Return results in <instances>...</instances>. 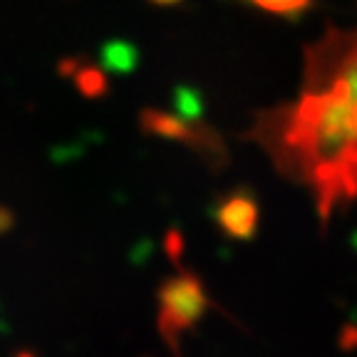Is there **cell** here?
Here are the masks:
<instances>
[{"instance_id":"obj_1","label":"cell","mask_w":357,"mask_h":357,"mask_svg":"<svg viewBox=\"0 0 357 357\" xmlns=\"http://www.w3.org/2000/svg\"><path fill=\"white\" fill-rule=\"evenodd\" d=\"M256 137L288 176L310 186L323 221L357 199V30L312 45L301 97L261 119Z\"/></svg>"},{"instance_id":"obj_2","label":"cell","mask_w":357,"mask_h":357,"mask_svg":"<svg viewBox=\"0 0 357 357\" xmlns=\"http://www.w3.org/2000/svg\"><path fill=\"white\" fill-rule=\"evenodd\" d=\"M211 301L201 283L199 275L181 271V273L167 278L159 285V315H156V328L169 347L178 355V342L186 330H191L204 312L208 310Z\"/></svg>"},{"instance_id":"obj_3","label":"cell","mask_w":357,"mask_h":357,"mask_svg":"<svg viewBox=\"0 0 357 357\" xmlns=\"http://www.w3.org/2000/svg\"><path fill=\"white\" fill-rule=\"evenodd\" d=\"M139 124L146 134H154L159 139L186 144L189 149L199 151L201 156H206L211 162L226 159L221 139L201 122H191V119L181 117V114H172V112L164 109H144L139 114Z\"/></svg>"},{"instance_id":"obj_4","label":"cell","mask_w":357,"mask_h":357,"mask_svg":"<svg viewBox=\"0 0 357 357\" xmlns=\"http://www.w3.org/2000/svg\"><path fill=\"white\" fill-rule=\"evenodd\" d=\"M216 223L223 236L234 241L253 238L258 229V201L251 191L236 189L226 194L216 206Z\"/></svg>"},{"instance_id":"obj_5","label":"cell","mask_w":357,"mask_h":357,"mask_svg":"<svg viewBox=\"0 0 357 357\" xmlns=\"http://www.w3.org/2000/svg\"><path fill=\"white\" fill-rule=\"evenodd\" d=\"M73 77H75V82H77V87H79L82 95L102 97L107 92V79L97 67H82V70H77Z\"/></svg>"},{"instance_id":"obj_6","label":"cell","mask_w":357,"mask_h":357,"mask_svg":"<svg viewBox=\"0 0 357 357\" xmlns=\"http://www.w3.org/2000/svg\"><path fill=\"white\" fill-rule=\"evenodd\" d=\"M251 3L268 13H278V15H296L310 6V0H251Z\"/></svg>"},{"instance_id":"obj_7","label":"cell","mask_w":357,"mask_h":357,"mask_svg":"<svg viewBox=\"0 0 357 357\" xmlns=\"http://www.w3.org/2000/svg\"><path fill=\"white\" fill-rule=\"evenodd\" d=\"M10 226H13V213L6 211V208H0V234L8 231Z\"/></svg>"},{"instance_id":"obj_8","label":"cell","mask_w":357,"mask_h":357,"mask_svg":"<svg viewBox=\"0 0 357 357\" xmlns=\"http://www.w3.org/2000/svg\"><path fill=\"white\" fill-rule=\"evenodd\" d=\"M149 3H154V6H176L181 0H149Z\"/></svg>"},{"instance_id":"obj_9","label":"cell","mask_w":357,"mask_h":357,"mask_svg":"<svg viewBox=\"0 0 357 357\" xmlns=\"http://www.w3.org/2000/svg\"><path fill=\"white\" fill-rule=\"evenodd\" d=\"M15 357H35V355H33V352H17Z\"/></svg>"}]
</instances>
